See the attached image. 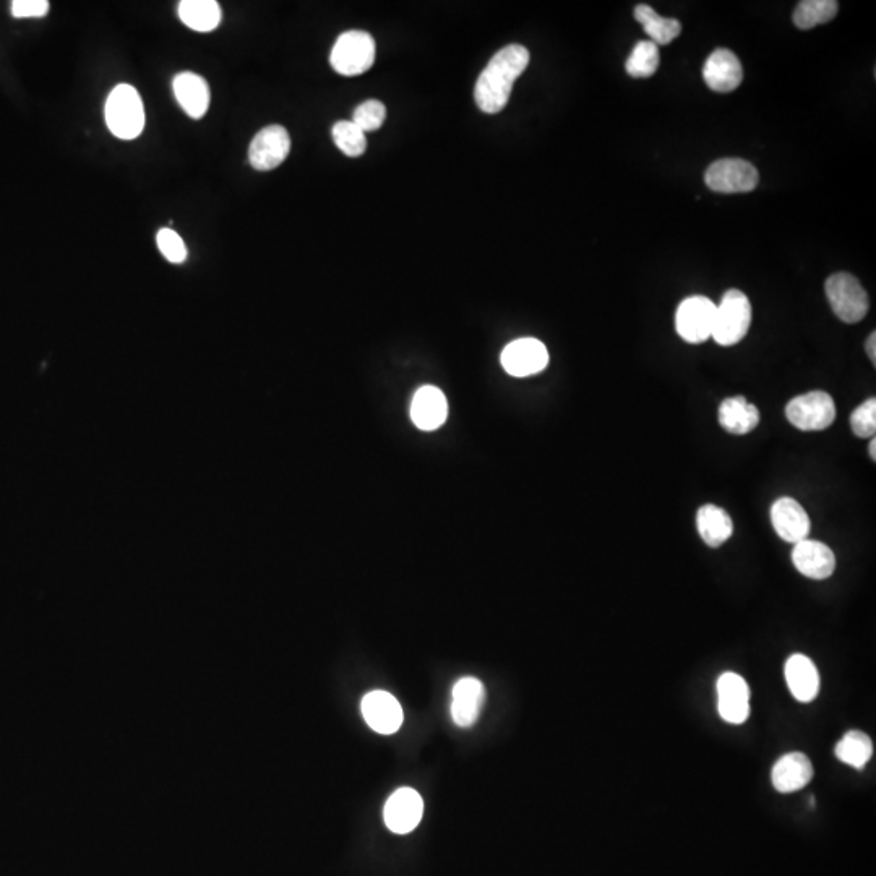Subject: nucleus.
Masks as SVG:
<instances>
[{"label":"nucleus","mask_w":876,"mask_h":876,"mask_svg":"<svg viewBox=\"0 0 876 876\" xmlns=\"http://www.w3.org/2000/svg\"><path fill=\"white\" fill-rule=\"evenodd\" d=\"M826 297L831 309L844 323H859L868 314L867 292L851 273H836L826 281Z\"/></svg>","instance_id":"5"},{"label":"nucleus","mask_w":876,"mask_h":876,"mask_svg":"<svg viewBox=\"0 0 876 876\" xmlns=\"http://www.w3.org/2000/svg\"><path fill=\"white\" fill-rule=\"evenodd\" d=\"M716 305L705 296L685 299L675 314V328L683 341L690 344L705 343L711 338Z\"/></svg>","instance_id":"8"},{"label":"nucleus","mask_w":876,"mask_h":876,"mask_svg":"<svg viewBox=\"0 0 876 876\" xmlns=\"http://www.w3.org/2000/svg\"><path fill=\"white\" fill-rule=\"evenodd\" d=\"M771 523L776 534L789 544H797L803 539H808L812 528L805 508L791 497H782L773 503Z\"/></svg>","instance_id":"14"},{"label":"nucleus","mask_w":876,"mask_h":876,"mask_svg":"<svg viewBox=\"0 0 876 876\" xmlns=\"http://www.w3.org/2000/svg\"><path fill=\"white\" fill-rule=\"evenodd\" d=\"M106 124L114 137L134 140L145 127V108L134 86L121 83L106 101Z\"/></svg>","instance_id":"2"},{"label":"nucleus","mask_w":876,"mask_h":876,"mask_svg":"<svg viewBox=\"0 0 876 876\" xmlns=\"http://www.w3.org/2000/svg\"><path fill=\"white\" fill-rule=\"evenodd\" d=\"M875 344L876 335L875 333H872V335H870V338H868L867 340V346H865V348H867L868 357H870V361H872L873 365L876 364Z\"/></svg>","instance_id":"34"},{"label":"nucleus","mask_w":876,"mask_h":876,"mask_svg":"<svg viewBox=\"0 0 876 876\" xmlns=\"http://www.w3.org/2000/svg\"><path fill=\"white\" fill-rule=\"evenodd\" d=\"M636 22H640L649 36V41L656 46H667L682 33V25L675 18L661 17L653 7L641 4L635 7Z\"/></svg>","instance_id":"24"},{"label":"nucleus","mask_w":876,"mask_h":876,"mask_svg":"<svg viewBox=\"0 0 876 876\" xmlns=\"http://www.w3.org/2000/svg\"><path fill=\"white\" fill-rule=\"evenodd\" d=\"M503 369L513 377H529L546 369L549 364V351L536 338H521L503 349L500 357Z\"/></svg>","instance_id":"10"},{"label":"nucleus","mask_w":876,"mask_h":876,"mask_svg":"<svg viewBox=\"0 0 876 876\" xmlns=\"http://www.w3.org/2000/svg\"><path fill=\"white\" fill-rule=\"evenodd\" d=\"M851 427L857 437L873 438L876 432V400L870 398L860 404L851 416Z\"/></svg>","instance_id":"32"},{"label":"nucleus","mask_w":876,"mask_h":876,"mask_svg":"<svg viewBox=\"0 0 876 876\" xmlns=\"http://www.w3.org/2000/svg\"><path fill=\"white\" fill-rule=\"evenodd\" d=\"M703 78L706 85L716 93H730L737 90L743 80L739 57L729 49H716L703 67Z\"/></svg>","instance_id":"17"},{"label":"nucleus","mask_w":876,"mask_h":876,"mask_svg":"<svg viewBox=\"0 0 876 876\" xmlns=\"http://www.w3.org/2000/svg\"><path fill=\"white\" fill-rule=\"evenodd\" d=\"M424 802L411 787L398 789L385 803V825L396 834H408L421 823Z\"/></svg>","instance_id":"13"},{"label":"nucleus","mask_w":876,"mask_h":876,"mask_svg":"<svg viewBox=\"0 0 876 876\" xmlns=\"http://www.w3.org/2000/svg\"><path fill=\"white\" fill-rule=\"evenodd\" d=\"M375 41L367 31H344L331 49L330 64L344 77H356L374 65Z\"/></svg>","instance_id":"4"},{"label":"nucleus","mask_w":876,"mask_h":876,"mask_svg":"<svg viewBox=\"0 0 876 876\" xmlns=\"http://www.w3.org/2000/svg\"><path fill=\"white\" fill-rule=\"evenodd\" d=\"M834 753L844 765L852 766L855 769H864L868 761L872 760V739L860 730H851L836 745Z\"/></svg>","instance_id":"26"},{"label":"nucleus","mask_w":876,"mask_h":876,"mask_svg":"<svg viewBox=\"0 0 876 876\" xmlns=\"http://www.w3.org/2000/svg\"><path fill=\"white\" fill-rule=\"evenodd\" d=\"M172 90L177 103L181 104L187 116L202 119L210 108V88L205 78L197 73L182 72L172 82Z\"/></svg>","instance_id":"19"},{"label":"nucleus","mask_w":876,"mask_h":876,"mask_svg":"<svg viewBox=\"0 0 876 876\" xmlns=\"http://www.w3.org/2000/svg\"><path fill=\"white\" fill-rule=\"evenodd\" d=\"M659 62H661L659 46L651 41H640L628 56L625 69L630 77L649 78L653 77L659 69Z\"/></svg>","instance_id":"28"},{"label":"nucleus","mask_w":876,"mask_h":876,"mask_svg":"<svg viewBox=\"0 0 876 876\" xmlns=\"http://www.w3.org/2000/svg\"><path fill=\"white\" fill-rule=\"evenodd\" d=\"M486 690L476 677H463L451 690V718L458 727H471L479 719Z\"/></svg>","instance_id":"15"},{"label":"nucleus","mask_w":876,"mask_h":876,"mask_svg":"<svg viewBox=\"0 0 876 876\" xmlns=\"http://www.w3.org/2000/svg\"><path fill=\"white\" fill-rule=\"evenodd\" d=\"M696 528L701 539L709 547H721L734 533V523L730 520L729 513L713 503L703 505L698 510Z\"/></svg>","instance_id":"23"},{"label":"nucleus","mask_w":876,"mask_h":876,"mask_svg":"<svg viewBox=\"0 0 876 876\" xmlns=\"http://www.w3.org/2000/svg\"><path fill=\"white\" fill-rule=\"evenodd\" d=\"M385 119H387L385 104L380 103L377 99H369L361 106H357L353 122L364 134H367V132H375V130L380 129Z\"/></svg>","instance_id":"30"},{"label":"nucleus","mask_w":876,"mask_h":876,"mask_svg":"<svg viewBox=\"0 0 876 876\" xmlns=\"http://www.w3.org/2000/svg\"><path fill=\"white\" fill-rule=\"evenodd\" d=\"M448 403L442 390L437 387L419 388L411 404V419L421 430H437L447 421Z\"/></svg>","instance_id":"20"},{"label":"nucleus","mask_w":876,"mask_h":876,"mask_svg":"<svg viewBox=\"0 0 876 876\" xmlns=\"http://www.w3.org/2000/svg\"><path fill=\"white\" fill-rule=\"evenodd\" d=\"M709 190L718 194H747L760 182L758 169L745 159L727 158L714 161L705 174Z\"/></svg>","instance_id":"7"},{"label":"nucleus","mask_w":876,"mask_h":876,"mask_svg":"<svg viewBox=\"0 0 876 876\" xmlns=\"http://www.w3.org/2000/svg\"><path fill=\"white\" fill-rule=\"evenodd\" d=\"M719 424L729 434H750L760 424V411L743 396L727 398L719 406Z\"/></svg>","instance_id":"22"},{"label":"nucleus","mask_w":876,"mask_h":876,"mask_svg":"<svg viewBox=\"0 0 876 876\" xmlns=\"http://www.w3.org/2000/svg\"><path fill=\"white\" fill-rule=\"evenodd\" d=\"M787 687L795 700L812 703L820 693V674L812 659L803 654H794L786 662Z\"/></svg>","instance_id":"21"},{"label":"nucleus","mask_w":876,"mask_h":876,"mask_svg":"<svg viewBox=\"0 0 876 876\" xmlns=\"http://www.w3.org/2000/svg\"><path fill=\"white\" fill-rule=\"evenodd\" d=\"M752 325V304L739 289H729L716 305L711 338L719 346H735L747 336Z\"/></svg>","instance_id":"3"},{"label":"nucleus","mask_w":876,"mask_h":876,"mask_svg":"<svg viewBox=\"0 0 876 876\" xmlns=\"http://www.w3.org/2000/svg\"><path fill=\"white\" fill-rule=\"evenodd\" d=\"M719 716L729 724L740 726L750 716V688L743 677L734 672L722 674L718 680Z\"/></svg>","instance_id":"11"},{"label":"nucleus","mask_w":876,"mask_h":876,"mask_svg":"<svg viewBox=\"0 0 876 876\" xmlns=\"http://www.w3.org/2000/svg\"><path fill=\"white\" fill-rule=\"evenodd\" d=\"M528 49L521 44H510L500 49L486 69L477 78L474 98L482 112L497 114L503 111L510 101L511 90L521 73L529 65Z\"/></svg>","instance_id":"1"},{"label":"nucleus","mask_w":876,"mask_h":876,"mask_svg":"<svg viewBox=\"0 0 876 876\" xmlns=\"http://www.w3.org/2000/svg\"><path fill=\"white\" fill-rule=\"evenodd\" d=\"M361 711L370 729L378 734H395L403 724V709L400 701L383 690L367 693L362 700Z\"/></svg>","instance_id":"12"},{"label":"nucleus","mask_w":876,"mask_h":876,"mask_svg":"<svg viewBox=\"0 0 876 876\" xmlns=\"http://www.w3.org/2000/svg\"><path fill=\"white\" fill-rule=\"evenodd\" d=\"M792 562L803 576L812 580H826L833 575L836 568L833 550L823 542L812 539H803L794 544Z\"/></svg>","instance_id":"16"},{"label":"nucleus","mask_w":876,"mask_h":876,"mask_svg":"<svg viewBox=\"0 0 876 876\" xmlns=\"http://www.w3.org/2000/svg\"><path fill=\"white\" fill-rule=\"evenodd\" d=\"M787 421L803 432H816L833 426L836 406L825 391H810L789 401L786 408Z\"/></svg>","instance_id":"6"},{"label":"nucleus","mask_w":876,"mask_h":876,"mask_svg":"<svg viewBox=\"0 0 876 876\" xmlns=\"http://www.w3.org/2000/svg\"><path fill=\"white\" fill-rule=\"evenodd\" d=\"M156 242H158L159 252L168 262L179 265L187 260V247H185L182 237L174 229H159Z\"/></svg>","instance_id":"31"},{"label":"nucleus","mask_w":876,"mask_h":876,"mask_svg":"<svg viewBox=\"0 0 876 876\" xmlns=\"http://www.w3.org/2000/svg\"><path fill=\"white\" fill-rule=\"evenodd\" d=\"M48 0H15L12 15L15 18H41L48 15Z\"/></svg>","instance_id":"33"},{"label":"nucleus","mask_w":876,"mask_h":876,"mask_svg":"<svg viewBox=\"0 0 876 876\" xmlns=\"http://www.w3.org/2000/svg\"><path fill=\"white\" fill-rule=\"evenodd\" d=\"M179 18L190 30L208 33L218 28L221 9L215 0H184L179 4Z\"/></svg>","instance_id":"25"},{"label":"nucleus","mask_w":876,"mask_h":876,"mask_svg":"<svg viewBox=\"0 0 876 876\" xmlns=\"http://www.w3.org/2000/svg\"><path fill=\"white\" fill-rule=\"evenodd\" d=\"M333 142L343 151L344 155L357 158L365 153L367 138L353 121H340L333 125L331 130Z\"/></svg>","instance_id":"29"},{"label":"nucleus","mask_w":876,"mask_h":876,"mask_svg":"<svg viewBox=\"0 0 876 876\" xmlns=\"http://www.w3.org/2000/svg\"><path fill=\"white\" fill-rule=\"evenodd\" d=\"M291 151V137L281 125H268L250 143L249 161L257 171L278 168Z\"/></svg>","instance_id":"9"},{"label":"nucleus","mask_w":876,"mask_h":876,"mask_svg":"<svg viewBox=\"0 0 876 876\" xmlns=\"http://www.w3.org/2000/svg\"><path fill=\"white\" fill-rule=\"evenodd\" d=\"M838 12L836 0H803L795 9L794 23L800 30H812L834 20Z\"/></svg>","instance_id":"27"},{"label":"nucleus","mask_w":876,"mask_h":876,"mask_svg":"<svg viewBox=\"0 0 876 876\" xmlns=\"http://www.w3.org/2000/svg\"><path fill=\"white\" fill-rule=\"evenodd\" d=\"M813 778V765L807 755L787 753L776 761L773 768V786L781 794H792L808 786Z\"/></svg>","instance_id":"18"},{"label":"nucleus","mask_w":876,"mask_h":876,"mask_svg":"<svg viewBox=\"0 0 876 876\" xmlns=\"http://www.w3.org/2000/svg\"><path fill=\"white\" fill-rule=\"evenodd\" d=\"M868 455L872 456V460H876V438L873 437L870 440V447H868Z\"/></svg>","instance_id":"35"}]
</instances>
